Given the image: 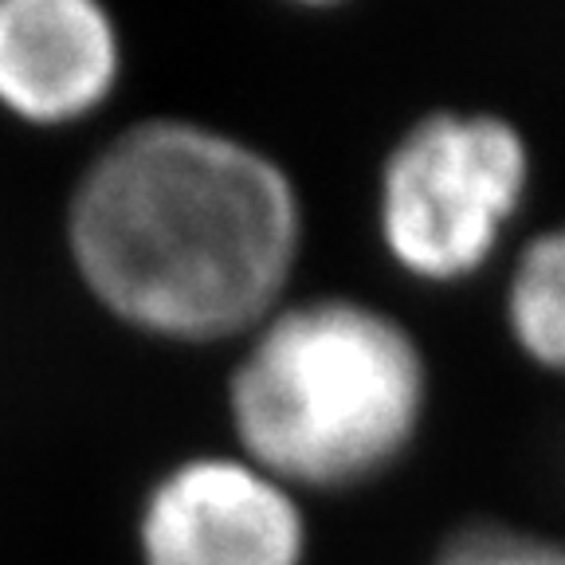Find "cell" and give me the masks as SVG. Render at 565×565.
Segmentation results:
<instances>
[{"label": "cell", "mask_w": 565, "mask_h": 565, "mask_svg": "<svg viewBox=\"0 0 565 565\" xmlns=\"http://www.w3.org/2000/svg\"><path fill=\"white\" fill-rule=\"evenodd\" d=\"M299 252L279 166L193 122H141L106 146L71 201L83 282L130 327L212 342L271 315Z\"/></svg>", "instance_id": "cell-1"}, {"label": "cell", "mask_w": 565, "mask_h": 565, "mask_svg": "<svg viewBox=\"0 0 565 565\" xmlns=\"http://www.w3.org/2000/svg\"><path fill=\"white\" fill-rule=\"evenodd\" d=\"M424 358L401 322L353 299L267 315L232 373V424L282 487H350L385 471L424 413Z\"/></svg>", "instance_id": "cell-2"}, {"label": "cell", "mask_w": 565, "mask_h": 565, "mask_svg": "<svg viewBox=\"0 0 565 565\" xmlns=\"http://www.w3.org/2000/svg\"><path fill=\"white\" fill-rule=\"evenodd\" d=\"M519 130L494 115H433L388 153L381 173V236L388 256L428 282L487 264L526 193Z\"/></svg>", "instance_id": "cell-3"}, {"label": "cell", "mask_w": 565, "mask_h": 565, "mask_svg": "<svg viewBox=\"0 0 565 565\" xmlns=\"http://www.w3.org/2000/svg\"><path fill=\"white\" fill-rule=\"evenodd\" d=\"M146 565H302L307 530L291 487L247 459H189L141 511Z\"/></svg>", "instance_id": "cell-4"}, {"label": "cell", "mask_w": 565, "mask_h": 565, "mask_svg": "<svg viewBox=\"0 0 565 565\" xmlns=\"http://www.w3.org/2000/svg\"><path fill=\"white\" fill-rule=\"evenodd\" d=\"M118 32L90 0H0V103L24 122H75L118 79Z\"/></svg>", "instance_id": "cell-5"}, {"label": "cell", "mask_w": 565, "mask_h": 565, "mask_svg": "<svg viewBox=\"0 0 565 565\" xmlns=\"http://www.w3.org/2000/svg\"><path fill=\"white\" fill-rule=\"evenodd\" d=\"M507 315L522 350L565 373V224L522 252L507 291Z\"/></svg>", "instance_id": "cell-6"}, {"label": "cell", "mask_w": 565, "mask_h": 565, "mask_svg": "<svg viewBox=\"0 0 565 565\" xmlns=\"http://www.w3.org/2000/svg\"><path fill=\"white\" fill-rule=\"evenodd\" d=\"M436 565H565V542L503 522H471L444 542Z\"/></svg>", "instance_id": "cell-7"}]
</instances>
